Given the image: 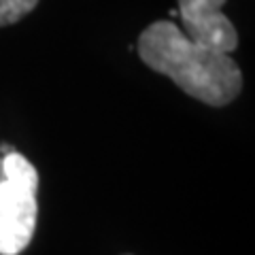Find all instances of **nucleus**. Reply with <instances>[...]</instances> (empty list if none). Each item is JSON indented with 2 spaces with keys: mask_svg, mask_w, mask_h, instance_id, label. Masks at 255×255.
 <instances>
[{
  "mask_svg": "<svg viewBox=\"0 0 255 255\" xmlns=\"http://www.w3.org/2000/svg\"><path fill=\"white\" fill-rule=\"evenodd\" d=\"M138 55L153 73L209 107H226L243 90V73L230 53L198 45L172 21H153L138 36Z\"/></svg>",
  "mask_w": 255,
  "mask_h": 255,
  "instance_id": "f257e3e1",
  "label": "nucleus"
},
{
  "mask_svg": "<svg viewBox=\"0 0 255 255\" xmlns=\"http://www.w3.org/2000/svg\"><path fill=\"white\" fill-rule=\"evenodd\" d=\"M0 181V255H17L30 245L36 230L38 172L17 149L2 157Z\"/></svg>",
  "mask_w": 255,
  "mask_h": 255,
  "instance_id": "f03ea898",
  "label": "nucleus"
},
{
  "mask_svg": "<svg viewBox=\"0 0 255 255\" xmlns=\"http://www.w3.org/2000/svg\"><path fill=\"white\" fill-rule=\"evenodd\" d=\"M228 0H179L183 32L198 45L232 53L238 45V32L230 17L223 15Z\"/></svg>",
  "mask_w": 255,
  "mask_h": 255,
  "instance_id": "7ed1b4c3",
  "label": "nucleus"
},
{
  "mask_svg": "<svg viewBox=\"0 0 255 255\" xmlns=\"http://www.w3.org/2000/svg\"><path fill=\"white\" fill-rule=\"evenodd\" d=\"M38 0H0V28L13 26L34 11Z\"/></svg>",
  "mask_w": 255,
  "mask_h": 255,
  "instance_id": "20e7f679",
  "label": "nucleus"
},
{
  "mask_svg": "<svg viewBox=\"0 0 255 255\" xmlns=\"http://www.w3.org/2000/svg\"><path fill=\"white\" fill-rule=\"evenodd\" d=\"M2 157H4V153L0 151V181H2V177H4V174H2Z\"/></svg>",
  "mask_w": 255,
  "mask_h": 255,
  "instance_id": "39448f33",
  "label": "nucleus"
}]
</instances>
